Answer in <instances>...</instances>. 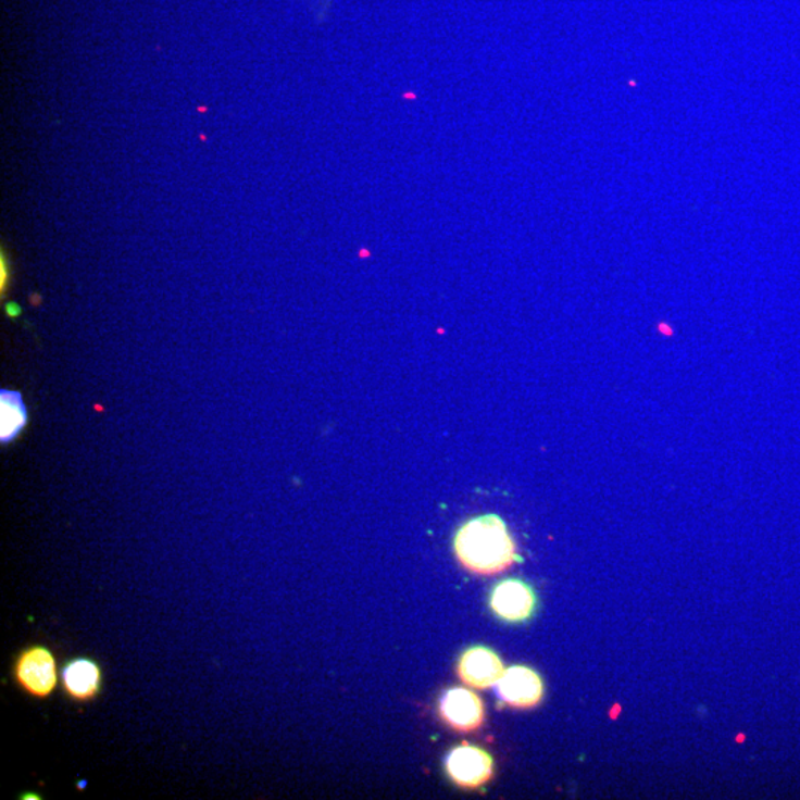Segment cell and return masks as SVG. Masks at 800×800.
Listing matches in <instances>:
<instances>
[{
  "label": "cell",
  "mask_w": 800,
  "mask_h": 800,
  "mask_svg": "<svg viewBox=\"0 0 800 800\" xmlns=\"http://www.w3.org/2000/svg\"><path fill=\"white\" fill-rule=\"evenodd\" d=\"M2 442H10L14 439L24 424L27 422L26 408L22 402V396L15 393V391L2 390Z\"/></svg>",
  "instance_id": "obj_9"
},
{
  "label": "cell",
  "mask_w": 800,
  "mask_h": 800,
  "mask_svg": "<svg viewBox=\"0 0 800 800\" xmlns=\"http://www.w3.org/2000/svg\"><path fill=\"white\" fill-rule=\"evenodd\" d=\"M65 696L77 703L96 700L103 688V671L100 664L87 657L68 661L60 673Z\"/></svg>",
  "instance_id": "obj_7"
},
{
  "label": "cell",
  "mask_w": 800,
  "mask_h": 800,
  "mask_svg": "<svg viewBox=\"0 0 800 800\" xmlns=\"http://www.w3.org/2000/svg\"><path fill=\"white\" fill-rule=\"evenodd\" d=\"M5 273H7L5 259H3L2 257V288L5 287Z\"/></svg>",
  "instance_id": "obj_11"
},
{
  "label": "cell",
  "mask_w": 800,
  "mask_h": 800,
  "mask_svg": "<svg viewBox=\"0 0 800 800\" xmlns=\"http://www.w3.org/2000/svg\"><path fill=\"white\" fill-rule=\"evenodd\" d=\"M454 552L465 570L480 575L503 573L516 562V541L497 514L464 522L455 533Z\"/></svg>",
  "instance_id": "obj_1"
},
{
  "label": "cell",
  "mask_w": 800,
  "mask_h": 800,
  "mask_svg": "<svg viewBox=\"0 0 800 800\" xmlns=\"http://www.w3.org/2000/svg\"><path fill=\"white\" fill-rule=\"evenodd\" d=\"M7 312H8V313H10V314H11V316H15V314H18V313H20V309H18V308H16V305H15V304H10V305H8V308H7Z\"/></svg>",
  "instance_id": "obj_10"
},
{
  "label": "cell",
  "mask_w": 800,
  "mask_h": 800,
  "mask_svg": "<svg viewBox=\"0 0 800 800\" xmlns=\"http://www.w3.org/2000/svg\"><path fill=\"white\" fill-rule=\"evenodd\" d=\"M489 607L505 623L528 622L537 610V596L533 587L522 579H504L493 586Z\"/></svg>",
  "instance_id": "obj_4"
},
{
  "label": "cell",
  "mask_w": 800,
  "mask_h": 800,
  "mask_svg": "<svg viewBox=\"0 0 800 800\" xmlns=\"http://www.w3.org/2000/svg\"><path fill=\"white\" fill-rule=\"evenodd\" d=\"M12 676L23 692L36 700H47L59 687L57 657L47 645H30L23 649L12 665Z\"/></svg>",
  "instance_id": "obj_2"
},
{
  "label": "cell",
  "mask_w": 800,
  "mask_h": 800,
  "mask_svg": "<svg viewBox=\"0 0 800 800\" xmlns=\"http://www.w3.org/2000/svg\"><path fill=\"white\" fill-rule=\"evenodd\" d=\"M498 697L514 709H533L545 697V682L528 665H512L497 684Z\"/></svg>",
  "instance_id": "obj_5"
},
{
  "label": "cell",
  "mask_w": 800,
  "mask_h": 800,
  "mask_svg": "<svg viewBox=\"0 0 800 800\" xmlns=\"http://www.w3.org/2000/svg\"><path fill=\"white\" fill-rule=\"evenodd\" d=\"M439 709L443 721L461 733H472L485 721L484 703L471 689H449L443 693Z\"/></svg>",
  "instance_id": "obj_8"
},
{
  "label": "cell",
  "mask_w": 800,
  "mask_h": 800,
  "mask_svg": "<svg viewBox=\"0 0 800 800\" xmlns=\"http://www.w3.org/2000/svg\"><path fill=\"white\" fill-rule=\"evenodd\" d=\"M445 768L457 786L479 789L492 778L493 759L480 747L464 745L448 753Z\"/></svg>",
  "instance_id": "obj_3"
},
{
  "label": "cell",
  "mask_w": 800,
  "mask_h": 800,
  "mask_svg": "<svg viewBox=\"0 0 800 800\" xmlns=\"http://www.w3.org/2000/svg\"><path fill=\"white\" fill-rule=\"evenodd\" d=\"M457 673L468 687L488 689L497 687L504 673L503 661L487 647H473L460 657Z\"/></svg>",
  "instance_id": "obj_6"
},
{
  "label": "cell",
  "mask_w": 800,
  "mask_h": 800,
  "mask_svg": "<svg viewBox=\"0 0 800 800\" xmlns=\"http://www.w3.org/2000/svg\"><path fill=\"white\" fill-rule=\"evenodd\" d=\"M22 799H40V796H22Z\"/></svg>",
  "instance_id": "obj_12"
}]
</instances>
